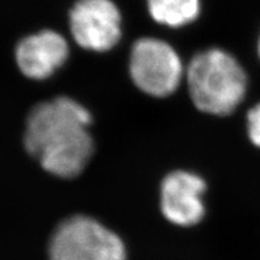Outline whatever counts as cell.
I'll list each match as a JSON object with an SVG mask.
<instances>
[{"instance_id":"3","label":"cell","mask_w":260,"mask_h":260,"mask_svg":"<svg viewBox=\"0 0 260 260\" xmlns=\"http://www.w3.org/2000/svg\"><path fill=\"white\" fill-rule=\"evenodd\" d=\"M50 260H126L123 240L87 216H74L60 223L48 246Z\"/></svg>"},{"instance_id":"9","label":"cell","mask_w":260,"mask_h":260,"mask_svg":"<svg viewBox=\"0 0 260 260\" xmlns=\"http://www.w3.org/2000/svg\"><path fill=\"white\" fill-rule=\"evenodd\" d=\"M247 134L252 144L260 148V102L247 113Z\"/></svg>"},{"instance_id":"7","label":"cell","mask_w":260,"mask_h":260,"mask_svg":"<svg viewBox=\"0 0 260 260\" xmlns=\"http://www.w3.org/2000/svg\"><path fill=\"white\" fill-rule=\"evenodd\" d=\"M69 45L59 32L45 29L18 42L15 58L18 69L31 80H46L67 61Z\"/></svg>"},{"instance_id":"6","label":"cell","mask_w":260,"mask_h":260,"mask_svg":"<svg viewBox=\"0 0 260 260\" xmlns=\"http://www.w3.org/2000/svg\"><path fill=\"white\" fill-rule=\"evenodd\" d=\"M206 182L190 171H172L160 184V210L169 222L193 226L204 218Z\"/></svg>"},{"instance_id":"4","label":"cell","mask_w":260,"mask_h":260,"mask_svg":"<svg viewBox=\"0 0 260 260\" xmlns=\"http://www.w3.org/2000/svg\"><path fill=\"white\" fill-rule=\"evenodd\" d=\"M129 74L140 90L154 98H167L181 86L186 67L169 42L141 38L130 51Z\"/></svg>"},{"instance_id":"8","label":"cell","mask_w":260,"mask_h":260,"mask_svg":"<svg viewBox=\"0 0 260 260\" xmlns=\"http://www.w3.org/2000/svg\"><path fill=\"white\" fill-rule=\"evenodd\" d=\"M151 17L159 24L182 28L193 23L201 14V0H147Z\"/></svg>"},{"instance_id":"2","label":"cell","mask_w":260,"mask_h":260,"mask_svg":"<svg viewBox=\"0 0 260 260\" xmlns=\"http://www.w3.org/2000/svg\"><path fill=\"white\" fill-rule=\"evenodd\" d=\"M184 79L194 106L207 115L226 116L245 100L248 75L232 52L209 47L195 53Z\"/></svg>"},{"instance_id":"10","label":"cell","mask_w":260,"mask_h":260,"mask_svg":"<svg viewBox=\"0 0 260 260\" xmlns=\"http://www.w3.org/2000/svg\"><path fill=\"white\" fill-rule=\"evenodd\" d=\"M256 51H258V57L260 59V35H259V39H258V45H256Z\"/></svg>"},{"instance_id":"5","label":"cell","mask_w":260,"mask_h":260,"mask_svg":"<svg viewBox=\"0 0 260 260\" xmlns=\"http://www.w3.org/2000/svg\"><path fill=\"white\" fill-rule=\"evenodd\" d=\"M122 15L112 0H77L69 14L74 40L84 50L106 52L122 38Z\"/></svg>"},{"instance_id":"1","label":"cell","mask_w":260,"mask_h":260,"mask_svg":"<svg viewBox=\"0 0 260 260\" xmlns=\"http://www.w3.org/2000/svg\"><path fill=\"white\" fill-rule=\"evenodd\" d=\"M92 115L79 102L58 96L38 104L27 118L24 147L48 174L77 177L94 153Z\"/></svg>"}]
</instances>
